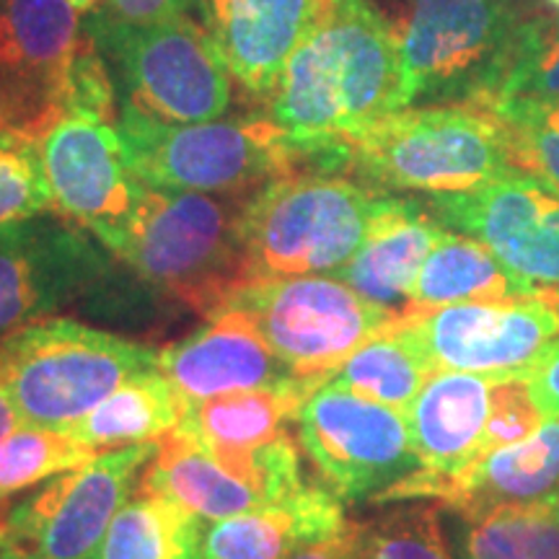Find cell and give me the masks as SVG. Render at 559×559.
Listing matches in <instances>:
<instances>
[{"label": "cell", "mask_w": 559, "mask_h": 559, "mask_svg": "<svg viewBox=\"0 0 559 559\" xmlns=\"http://www.w3.org/2000/svg\"><path fill=\"white\" fill-rule=\"evenodd\" d=\"M267 117L306 166H345V145L368 124L407 109L400 34L373 0H330L293 50Z\"/></svg>", "instance_id": "1"}, {"label": "cell", "mask_w": 559, "mask_h": 559, "mask_svg": "<svg viewBox=\"0 0 559 559\" xmlns=\"http://www.w3.org/2000/svg\"><path fill=\"white\" fill-rule=\"evenodd\" d=\"M249 194L174 192L145 185L117 260L158 293L210 317L249 280L243 247Z\"/></svg>", "instance_id": "2"}, {"label": "cell", "mask_w": 559, "mask_h": 559, "mask_svg": "<svg viewBox=\"0 0 559 559\" xmlns=\"http://www.w3.org/2000/svg\"><path fill=\"white\" fill-rule=\"evenodd\" d=\"M345 166L379 190L425 198L479 190L515 171L498 117L466 104L391 111L347 140Z\"/></svg>", "instance_id": "3"}, {"label": "cell", "mask_w": 559, "mask_h": 559, "mask_svg": "<svg viewBox=\"0 0 559 559\" xmlns=\"http://www.w3.org/2000/svg\"><path fill=\"white\" fill-rule=\"evenodd\" d=\"M117 130L143 185L174 192L247 194L306 171L293 143L267 115L210 122H164L122 104Z\"/></svg>", "instance_id": "4"}, {"label": "cell", "mask_w": 559, "mask_h": 559, "mask_svg": "<svg viewBox=\"0 0 559 559\" xmlns=\"http://www.w3.org/2000/svg\"><path fill=\"white\" fill-rule=\"evenodd\" d=\"M156 366L158 349L75 319H41L0 340V379L29 428L70 430L117 386Z\"/></svg>", "instance_id": "5"}, {"label": "cell", "mask_w": 559, "mask_h": 559, "mask_svg": "<svg viewBox=\"0 0 559 559\" xmlns=\"http://www.w3.org/2000/svg\"><path fill=\"white\" fill-rule=\"evenodd\" d=\"M373 194L330 171H293L249 194L243 210L247 283L332 275L366 239Z\"/></svg>", "instance_id": "6"}, {"label": "cell", "mask_w": 559, "mask_h": 559, "mask_svg": "<svg viewBox=\"0 0 559 559\" xmlns=\"http://www.w3.org/2000/svg\"><path fill=\"white\" fill-rule=\"evenodd\" d=\"M83 26L107 58L122 104L164 122H210L230 109L236 81L194 19L128 24L104 9Z\"/></svg>", "instance_id": "7"}, {"label": "cell", "mask_w": 559, "mask_h": 559, "mask_svg": "<svg viewBox=\"0 0 559 559\" xmlns=\"http://www.w3.org/2000/svg\"><path fill=\"white\" fill-rule=\"evenodd\" d=\"M506 0H407L400 34L404 102L487 109L523 24Z\"/></svg>", "instance_id": "8"}, {"label": "cell", "mask_w": 559, "mask_h": 559, "mask_svg": "<svg viewBox=\"0 0 559 559\" xmlns=\"http://www.w3.org/2000/svg\"><path fill=\"white\" fill-rule=\"evenodd\" d=\"M226 306L247 313L277 358L311 386L330 379L370 337L402 321L334 275L254 280Z\"/></svg>", "instance_id": "9"}, {"label": "cell", "mask_w": 559, "mask_h": 559, "mask_svg": "<svg viewBox=\"0 0 559 559\" xmlns=\"http://www.w3.org/2000/svg\"><path fill=\"white\" fill-rule=\"evenodd\" d=\"M156 443L102 451L3 510L0 559H99L109 523L135 492Z\"/></svg>", "instance_id": "10"}, {"label": "cell", "mask_w": 559, "mask_h": 559, "mask_svg": "<svg viewBox=\"0 0 559 559\" xmlns=\"http://www.w3.org/2000/svg\"><path fill=\"white\" fill-rule=\"evenodd\" d=\"M298 445L340 500H379L419 472L407 415L326 379L293 417Z\"/></svg>", "instance_id": "11"}, {"label": "cell", "mask_w": 559, "mask_h": 559, "mask_svg": "<svg viewBox=\"0 0 559 559\" xmlns=\"http://www.w3.org/2000/svg\"><path fill=\"white\" fill-rule=\"evenodd\" d=\"M311 389L293 381L187 404L177 430L198 440L223 469L260 489L270 508L288 506L311 487L290 438L298 404Z\"/></svg>", "instance_id": "12"}, {"label": "cell", "mask_w": 559, "mask_h": 559, "mask_svg": "<svg viewBox=\"0 0 559 559\" xmlns=\"http://www.w3.org/2000/svg\"><path fill=\"white\" fill-rule=\"evenodd\" d=\"M39 143L60 218L88 230L117 257L145 192L120 130L96 117L66 115L41 132Z\"/></svg>", "instance_id": "13"}, {"label": "cell", "mask_w": 559, "mask_h": 559, "mask_svg": "<svg viewBox=\"0 0 559 559\" xmlns=\"http://www.w3.org/2000/svg\"><path fill=\"white\" fill-rule=\"evenodd\" d=\"M436 370H464L489 381L526 379L559 340V288L521 300L438 306L407 319Z\"/></svg>", "instance_id": "14"}, {"label": "cell", "mask_w": 559, "mask_h": 559, "mask_svg": "<svg viewBox=\"0 0 559 559\" xmlns=\"http://www.w3.org/2000/svg\"><path fill=\"white\" fill-rule=\"evenodd\" d=\"M111 262L75 223L52 215L0 226V340L88 298Z\"/></svg>", "instance_id": "15"}, {"label": "cell", "mask_w": 559, "mask_h": 559, "mask_svg": "<svg viewBox=\"0 0 559 559\" xmlns=\"http://www.w3.org/2000/svg\"><path fill=\"white\" fill-rule=\"evenodd\" d=\"M425 207L449 230L485 243L515 275L559 288V190L515 169L479 190L428 198Z\"/></svg>", "instance_id": "16"}, {"label": "cell", "mask_w": 559, "mask_h": 559, "mask_svg": "<svg viewBox=\"0 0 559 559\" xmlns=\"http://www.w3.org/2000/svg\"><path fill=\"white\" fill-rule=\"evenodd\" d=\"M86 39L68 0H0V124L41 138L62 117V83Z\"/></svg>", "instance_id": "17"}, {"label": "cell", "mask_w": 559, "mask_h": 559, "mask_svg": "<svg viewBox=\"0 0 559 559\" xmlns=\"http://www.w3.org/2000/svg\"><path fill=\"white\" fill-rule=\"evenodd\" d=\"M492 383L464 370H432L407 409L419 472L383 492L379 506L396 500H436L449 481L485 456Z\"/></svg>", "instance_id": "18"}, {"label": "cell", "mask_w": 559, "mask_h": 559, "mask_svg": "<svg viewBox=\"0 0 559 559\" xmlns=\"http://www.w3.org/2000/svg\"><path fill=\"white\" fill-rule=\"evenodd\" d=\"M158 368L187 404L300 381L267 345L260 326L230 306L210 313L190 337L158 349Z\"/></svg>", "instance_id": "19"}, {"label": "cell", "mask_w": 559, "mask_h": 559, "mask_svg": "<svg viewBox=\"0 0 559 559\" xmlns=\"http://www.w3.org/2000/svg\"><path fill=\"white\" fill-rule=\"evenodd\" d=\"M330 0H198V13L236 83L270 99L293 50Z\"/></svg>", "instance_id": "20"}, {"label": "cell", "mask_w": 559, "mask_h": 559, "mask_svg": "<svg viewBox=\"0 0 559 559\" xmlns=\"http://www.w3.org/2000/svg\"><path fill=\"white\" fill-rule=\"evenodd\" d=\"M443 234L445 226L425 202L379 194L360 249L332 275L396 319H409L417 313L412 309L417 272Z\"/></svg>", "instance_id": "21"}, {"label": "cell", "mask_w": 559, "mask_h": 559, "mask_svg": "<svg viewBox=\"0 0 559 559\" xmlns=\"http://www.w3.org/2000/svg\"><path fill=\"white\" fill-rule=\"evenodd\" d=\"M436 502L456 513L479 515L502 508H539L559 502V415H547L526 440L487 451Z\"/></svg>", "instance_id": "22"}, {"label": "cell", "mask_w": 559, "mask_h": 559, "mask_svg": "<svg viewBox=\"0 0 559 559\" xmlns=\"http://www.w3.org/2000/svg\"><path fill=\"white\" fill-rule=\"evenodd\" d=\"M347 528L342 502L326 487H309L288 506L228 515L205 526L202 559H285L298 544Z\"/></svg>", "instance_id": "23"}, {"label": "cell", "mask_w": 559, "mask_h": 559, "mask_svg": "<svg viewBox=\"0 0 559 559\" xmlns=\"http://www.w3.org/2000/svg\"><path fill=\"white\" fill-rule=\"evenodd\" d=\"M140 487L166 495L205 523L270 508L260 489L223 469L198 440L177 428L156 443Z\"/></svg>", "instance_id": "24"}, {"label": "cell", "mask_w": 559, "mask_h": 559, "mask_svg": "<svg viewBox=\"0 0 559 559\" xmlns=\"http://www.w3.org/2000/svg\"><path fill=\"white\" fill-rule=\"evenodd\" d=\"M551 290L557 288H542L515 275L481 241L445 228L417 272L412 309L430 311L472 300H521L547 296Z\"/></svg>", "instance_id": "25"}, {"label": "cell", "mask_w": 559, "mask_h": 559, "mask_svg": "<svg viewBox=\"0 0 559 559\" xmlns=\"http://www.w3.org/2000/svg\"><path fill=\"white\" fill-rule=\"evenodd\" d=\"M185 407L187 402L156 366L117 386L68 432L96 453L156 443L177 428Z\"/></svg>", "instance_id": "26"}, {"label": "cell", "mask_w": 559, "mask_h": 559, "mask_svg": "<svg viewBox=\"0 0 559 559\" xmlns=\"http://www.w3.org/2000/svg\"><path fill=\"white\" fill-rule=\"evenodd\" d=\"M202 536L200 515L138 485L111 519L99 559H202Z\"/></svg>", "instance_id": "27"}, {"label": "cell", "mask_w": 559, "mask_h": 559, "mask_svg": "<svg viewBox=\"0 0 559 559\" xmlns=\"http://www.w3.org/2000/svg\"><path fill=\"white\" fill-rule=\"evenodd\" d=\"M453 559H559L557 506L466 515L440 506Z\"/></svg>", "instance_id": "28"}, {"label": "cell", "mask_w": 559, "mask_h": 559, "mask_svg": "<svg viewBox=\"0 0 559 559\" xmlns=\"http://www.w3.org/2000/svg\"><path fill=\"white\" fill-rule=\"evenodd\" d=\"M432 370L436 366L425 353L423 342L412 332L407 319H402L355 349L330 376V381L407 415L409 404L415 402Z\"/></svg>", "instance_id": "29"}, {"label": "cell", "mask_w": 559, "mask_h": 559, "mask_svg": "<svg viewBox=\"0 0 559 559\" xmlns=\"http://www.w3.org/2000/svg\"><path fill=\"white\" fill-rule=\"evenodd\" d=\"M347 534L353 559H453L436 500H396L349 521Z\"/></svg>", "instance_id": "30"}, {"label": "cell", "mask_w": 559, "mask_h": 559, "mask_svg": "<svg viewBox=\"0 0 559 559\" xmlns=\"http://www.w3.org/2000/svg\"><path fill=\"white\" fill-rule=\"evenodd\" d=\"M96 451L68 430L19 425L0 440V502L94 459Z\"/></svg>", "instance_id": "31"}, {"label": "cell", "mask_w": 559, "mask_h": 559, "mask_svg": "<svg viewBox=\"0 0 559 559\" xmlns=\"http://www.w3.org/2000/svg\"><path fill=\"white\" fill-rule=\"evenodd\" d=\"M487 111L506 128L515 169L559 190V99H502Z\"/></svg>", "instance_id": "32"}, {"label": "cell", "mask_w": 559, "mask_h": 559, "mask_svg": "<svg viewBox=\"0 0 559 559\" xmlns=\"http://www.w3.org/2000/svg\"><path fill=\"white\" fill-rule=\"evenodd\" d=\"M55 210L41 143L32 132L0 124V226Z\"/></svg>", "instance_id": "33"}, {"label": "cell", "mask_w": 559, "mask_h": 559, "mask_svg": "<svg viewBox=\"0 0 559 559\" xmlns=\"http://www.w3.org/2000/svg\"><path fill=\"white\" fill-rule=\"evenodd\" d=\"M502 99H559V16H536L521 24L498 96Z\"/></svg>", "instance_id": "34"}, {"label": "cell", "mask_w": 559, "mask_h": 559, "mask_svg": "<svg viewBox=\"0 0 559 559\" xmlns=\"http://www.w3.org/2000/svg\"><path fill=\"white\" fill-rule=\"evenodd\" d=\"M547 419L526 379L495 381L489 394V417L485 430V453L513 445L534 436Z\"/></svg>", "instance_id": "35"}, {"label": "cell", "mask_w": 559, "mask_h": 559, "mask_svg": "<svg viewBox=\"0 0 559 559\" xmlns=\"http://www.w3.org/2000/svg\"><path fill=\"white\" fill-rule=\"evenodd\" d=\"M198 9V0H107L111 16L128 24H156L177 16H190Z\"/></svg>", "instance_id": "36"}, {"label": "cell", "mask_w": 559, "mask_h": 559, "mask_svg": "<svg viewBox=\"0 0 559 559\" xmlns=\"http://www.w3.org/2000/svg\"><path fill=\"white\" fill-rule=\"evenodd\" d=\"M526 381L544 415H559V340L528 370Z\"/></svg>", "instance_id": "37"}, {"label": "cell", "mask_w": 559, "mask_h": 559, "mask_svg": "<svg viewBox=\"0 0 559 559\" xmlns=\"http://www.w3.org/2000/svg\"><path fill=\"white\" fill-rule=\"evenodd\" d=\"M285 559H353V555H349L347 528L340 531V534H334V536H326V539L298 544V547L293 549Z\"/></svg>", "instance_id": "38"}, {"label": "cell", "mask_w": 559, "mask_h": 559, "mask_svg": "<svg viewBox=\"0 0 559 559\" xmlns=\"http://www.w3.org/2000/svg\"><path fill=\"white\" fill-rule=\"evenodd\" d=\"M19 425H21L19 412H16V407H13L9 389H5L3 379H0V440L9 436V432L16 430Z\"/></svg>", "instance_id": "39"}, {"label": "cell", "mask_w": 559, "mask_h": 559, "mask_svg": "<svg viewBox=\"0 0 559 559\" xmlns=\"http://www.w3.org/2000/svg\"><path fill=\"white\" fill-rule=\"evenodd\" d=\"M506 3H508L510 9H513L515 13H519V16L531 19V16H536V13H539L542 3H547V0H506Z\"/></svg>", "instance_id": "40"}, {"label": "cell", "mask_w": 559, "mask_h": 559, "mask_svg": "<svg viewBox=\"0 0 559 559\" xmlns=\"http://www.w3.org/2000/svg\"><path fill=\"white\" fill-rule=\"evenodd\" d=\"M68 3L73 5V9L79 11L83 19L94 16V13H99V11L107 9V0H68Z\"/></svg>", "instance_id": "41"}, {"label": "cell", "mask_w": 559, "mask_h": 559, "mask_svg": "<svg viewBox=\"0 0 559 559\" xmlns=\"http://www.w3.org/2000/svg\"><path fill=\"white\" fill-rule=\"evenodd\" d=\"M547 3H549L555 11H559V0H547Z\"/></svg>", "instance_id": "42"}, {"label": "cell", "mask_w": 559, "mask_h": 559, "mask_svg": "<svg viewBox=\"0 0 559 559\" xmlns=\"http://www.w3.org/2000/svg\"><path fill=\"white\" fill-rule=\"evenodd\" d=\"M3 510H5V508H0V523H3Z\"/></svg>", "instance_id": "43"}, {"label": "cell", "mask_w": 559, "mask_h": 559, "mask_svg": "<svg viewBox=\"0 0 559 559\" xmlns=\"http://www.w3.org/2000/svg\"><path fill=\"white\" fill-rule=\"evenodd\" d=\"M557 515H559V502H557Z\"/></svg>", "instance_id": "44"}]
</instances>
